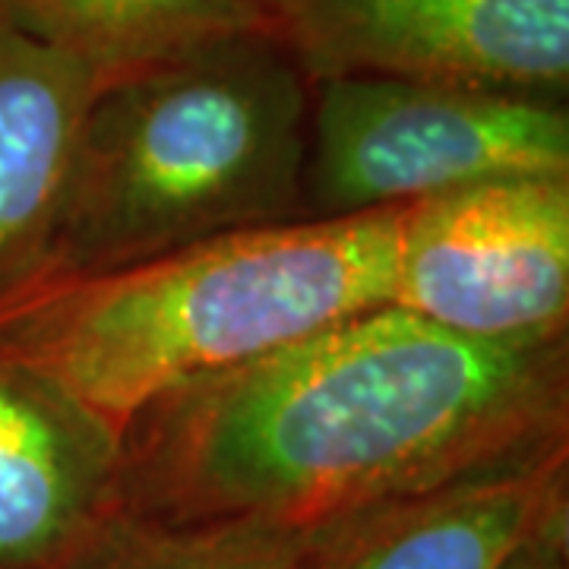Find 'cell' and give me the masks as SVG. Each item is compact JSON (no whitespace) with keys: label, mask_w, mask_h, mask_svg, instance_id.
I'll return each mask as SVG.
<instances>
[{"label":"cell","mask_w":569,"mask_h":569,"mask_svg":"<svg viewBox=\"0 0 569 569\" xmlns=\"http://www.w3.org/2000/svg\"><path fill=\"white\" fill-rule=\"evenodd\" d=\"M121 433L0 361V569H58L121 507Z\"/></svg>","instance_id":"cell-7"},{"label":"cell","mask_w":569,"mask_h":569,"mask_svg":"<svg viewBox=\"0 0 569 569\" xmlns=\"http://www.w3.org/2000/svg\"><path fill=\"white\" fill-rule=\"evenodd\" d=\"M402 209L257 228L44 282L0 310V361L121 433L171 389L392 305Z\"/></svg>","instance_id":"cell-2"},{"label":"cell","mask_w":569,"mask_h":569,"mask_svg":"<svg viewBox=\"0 0 569 569\" xmlns=\"http://www.w3.org/2000/svg\"><path fill=\"white\" fill-rule=\"evenodd\" d=\"M569 452V339L490 346L380 307L183 383L121 430V509L317 531Z\"/></svg>","instance_id":"cell-1"},{"label":"cell","mask_w":569,"mask_h":569,"mask_svg":"<svg viewBox=\"0 0 569 569\" xmlns=\"http://www.w3.org/2000/svg\"><path fill=\"white\" fill-rule=\"evenodd\" d=\"M310 531L269 522L174 526L111 509L58 569H305Z\"/></svg>","instance_id":"cell-11"},{"label":"cell","mask_w":569,"mask_h":569,"mask_svg":"<svg viewBox=\"0 0 569 569\" xmlns=\"http://www.w3.org/2000/svg\"><path fill=\"white\" fill-rule=\"evenodd\" d=\"M392 307L490 346L569 339V178H500L406 206Z\"/></svg>","instance_id":"cell-5"},{"label":"cell","mask_w":569,"mask_h":569,"mask_svg":"<svg viewBox=\"0 0 569 569\" xmlns=\"http://www.w3.org/2000/svg\"><path fill=\"white\" fill-rule=\"evenodd\" d=\"M560 507H569V452L310 531L305 569H503Z\"/></svg>","instance_id":"cell-8"},{"label":"cell","mask_w":569,"mask_h":569,"mask_svg":"<svg viewBox=\"0 0 569 569\" xmlns=\"http://www.w3.org/2000/svg\"><path fill=\"white\" fill-rule=\"evenodd\" d=\"M250 3H257V7H263V10H266V7H269L272 0H250Z\"/></svg>","instance_id":"cell-13"},{"label":"cell","mask_w":569,"mask_h":569,"mask_svg":"<svg viewBox=\"0 0 569 569\" xmlns=\"http://www.w3.org/2000/svg\"><path fill=\"white\" fill-rule=\"evenodd\" d=\"M310 92L269 29L102 82L44 282L305 222Z\"/></svg>","instance_id":"cell-3"},{"label":"cell","mask_w":569,"mask_h":569,"mask_svg":"<svg viewBox=\"0 0 569 569\" xmlns=\"http://www.w3.org/2000/svg\"><path fill=\"white\" fill-rule=\"evenodd\" d=\"M503 569H569V507L550 512Z\"/></svg>","instance_id":"cell-12"},{"label":"cell","mask_w":569,"mask_h":569,"mask_svg":"<svg viewBox=\"0 0 569 569\" xmlns=\"http://www.w3.org/2000/svg\"><path fill=\"white\" fill-rule=\"evenodd\" d=\"M0 22L82 63L99 86L269 29L250 0H0Z\"/></svg>","instance_id":"cell-10"},{"label":"cell","mask_w":569,"mask_h":569,"mask_svg":"<svg viewBox=\"0 0 569 569\" xmlns=\"http://www.w3.org/2000/svg\"><path fill=\"white\" fill-rule=\"evenodd\" d=\"M310 82L392 77L567 102L569 0H272Z\"/></svg>","instance_id":"cell-6"},{"label":"cell","mask_w":569,"mask_h":569,"mask_svg":"<svg viewBox=\"0 0 569 569\" xmlns=\"http://www.w3.org/2000/svg\"><path fill=\"white\" fill-rule=\"evenodd\" d=\"M305 219L387 212L500 178H569V104L392 77L310 82Z\"/></svg>","instance_id":"cell-4"},{"label":"cell","mask_w":569,"mask_h":569,"mask_svg":"<svg viewBox=\"0 0 569 569\" xmlns=\"http://www.w3.org/2000/svg\"><path fill=\"white\" fill-rule=\"evenodd\" d=\"M96 89L82 63L0 22V310L48 276Z\"/></svg>","instance_id":"cell-9"}]
</instances>
